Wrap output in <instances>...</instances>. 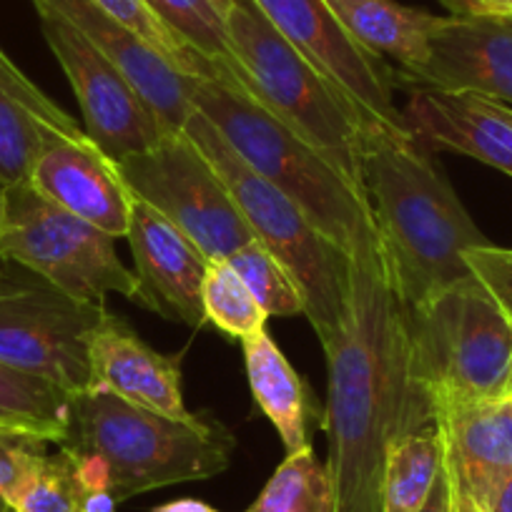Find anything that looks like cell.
<instances>
[{"label":"cell","mask_w":512,"mask_h":512,"mask_svg":"<svg viewBox=\"0 0 512 512\" xmlns=\"http://www.w3.org/2000/svg\"><path fill=\"white\" fill-rule=\"evenodd\" d=\"M48 131L46 121L0 86V181L8 186L31 181Z\"/></svg>","instance_id":"obj_28"},{"label":"cell","mask_w":512,"mask_h":512,"mask_svg":"<svg viewBox=\"0 0 512 512\" xmlns=\"http://www.w3.org/2000/svg\"><path fill=\"white\" fill-rule=\"evenodd\" d=\"M327 6L364 51L392 58L410 78L425 66L430 38L442 21L397 0H327Z\"/></svg>","instance_id":"obj_20"},{"label":"cell","mask_w":512,"mask_h":512,"mask_svg":"<svg viewBox=\"0 0 512 512\" xmlns=\"http://www.w3.org/2000/svg\"><path fill=\"white\" fill-rule=\"evenodd\" d=\"M324 354L322 427L337 512H382L387 452L402 437L435 430L437 412L417 377L407 304L377 224L352 249L347 312Z\"/></svg>","instance_id":"obj_1"},{"label":"cell","mask_w":512,"mask_h":512,"mask_svg":"<svg viewBox=\"0 0 512 512\" xmlns=\"http://www.w3.org/2000/svg\"><path fill=\"white\" fill-rule=\"evenodd\" d=\"M445 445L440 430L402 437L387 452L382 482V512H422L442 467Z\"/></svg>","instance_id":"obj_23"},{"label":"cell","mask_w":512,"mask_h":512,"mask_svg":"<svg viewBox=\"0 0 512 512\" xmlns=\"http://www.w3.org/2000/svg\"><path fill=\"white\" fill-rule=\"evenodd\" d=\"M128 246L136 262L139 299L146 309L189 327H204V287L209 259L166 216L131 194Z\"/></svg>","instance_id":"obj_13"},{"label":"cell","mask_w":512,"mask_h":512,"mask_svg":"<svg viewBox=\"0 0 512 512\" xmlns=\"http://www.w3.org/2000/svg\"><path fill=\"white\" fill-rule=\"evenodd\" d=\"M415 139L472 156L512 176V108L472 91L417 86L402 111Z\"/></svg>","instance_id":"obj_16"},{"label":"cell","mask_w":512,"mask_h":512,"mask_svg":"<svg viewBox=\"0 0 512 512\" xmlns=\"http://www.w3.org/2000/svg\"><path fill=\"white\" fill-rule=\"evenodd\" d=\"M13 512H83V492L66 447L61 445L58 455L48 457L41 475L16 500Z\"/></svg>","instance_id":"obj_31"},{"label":"cell","mask_w":512,"mask_h":512,"mask_svg":"<svg viewBox=\"0 0 512 512\" xmlns=\"http://www.w3.org/2000/svg\"><path fill=\"white\" fill-rule=\"evenodd\" d=\"M437 430L452 490L487 512L512 475V397L447 412Z\"/></svg>","instance_id":"obj_19"},{"label":"cell","mask_w":512,"mask_h":512,"mask_svg":"<svg viewBox=\"0 0 512 512\" xmlns=\"http://www.w3.org/2000/svg\"><path fill=\"white\" fill-rule=\"evenodd\" d=\"M118 502L111 492H88L83 495V512H116Z\"/></svg>","instance_id":"obj_36"},{"label":"cell","mask_w":512,"mask_h":512,"mask_svg":"<svg viewBox=\"0 0 512 512\" xmlns=\"http://www.w3.org/2000/svg\"><path fill=\"white\" fill-rule=\"evenodd\" d=\"M487 512H512V475L510 480L500 487V492H497V497L492 500L490 510Z\"/></svg>","instance_id":"obj_37"},{"label":"cell","mask_w":512,"mask_h":512,"mask_svg":"<svg viewBox=\"0 0 512 512\" xmlns=\"http://www.w3.org/2000/svg\"><path fill=\"white\" fill-rule=\"evenodd\" d=\"M184 131L226 181L256 241H262L292 274L304 299V317L327 347L347 312L352 254L324 236L302 206L244 164L204 113L194 108Z\"/></svg>","instance_id":"obj_7"},{"label":"cell","mask_w":512,"mask_h":512,"mask_svg":"<svg viewBox=\"0 0 512 512\" xmlns=\"http://www.w3.org/2000/svg\"><path fill=\"white\" fill-rule=\"evenodd\" d=\"M201 299H204L206 322L239 342L264 332L267 327V312L259 307L244 279L234 272L226 259L209 262Z\"/></svg>","instance_id":"obj_26"},{"label":"cell","mask_w":512,"mask_h":512,"mask_svg":"<svg viewBox=\"0 0 512 512\" xmlns=\"http://www.w3.org/2000/svg\"><path fill=\"white\" fill-rule=\"evenodd\" d=\"M186 88L196 111L214 123L241 161L302 206L324 236L352 254L359 236L374 224L367 191L241 88L199 76H189Z\"/></svg>","instance_id":"obj_5"},{"label":"cell","mask_w":512,"mask_h":512,"mask_svg":"<svg viewBox=\"0 0 512 512\" xmlns=\"http://www.w3.org/2000/svg\"><path fill=\"white\" fill-rule=\"evenodd\" d=\"M106 317V307L81 302L36 274H8L0 259V359L11 367L73 397L88 392L91 342Z\"/></svg>","instance_id":"obj_10"},{"label":"cell","mask_w":512,"mask_h":512,"mask_svg":"<svg viewBox=\"0 0 512 512\" xmlns=\"http://www.w3.org/2000/svg\"><path fill=\"white\" fill-rule=\"evenodd\" d=\"M226 262L244 279V284L254 294L259 307L267 312V317L304 314V299L297 282L262 241H249L239 251H234Z\"/></svg>","instance_id":"obj_27"},{"label":"cell","mask_w":512,"mask_h":512,"mask_svg":"<svg viewBox=\"0 0 512 512\" xmlns=\"http://www.w3.org/2000/svg\"><path fill=\"white\" fill-rule=\"evenodd\" d=\"M422 512H452V482L447 475L445 457H442V467L435 477V485H432L430 497H427Z\"/></svg>","instance_id":"obj_34"},{"label":"cell","mask_w":512,"mask_h":512,"mask_svg":"<svg viewBox=\"0 0 512 512\" xmlns=\"http://www.w3.org/2000/svg\"><path fill=\"white\" fill-rule=\"evenodd\" d=\"M216 3H219V8H221V11H229V8L231 6H234V3H239V0H216Z\"/></svg>","instance_id":"obj_40"},{"label":"cell","mask_w":512,"mask_h":512,"mask_svg":"<svg viewBox=\"0 0 512 512\" xmlns=\"http://www.w3.org/2000/svg\"><path fill=\"white\" fill-rule=\"evenodd\" d=\"M28 184L113 239H126L131 191L86 134L68 136L51 128Z\"/></svg>","instance_id":"obj_14"},{"label":"cell","mask_w":512,"mask_h":512,"mask_svg":"<svg viewBox=\"0 0 512 512\" xmlns=\"http://www.w3.org/2000/svg\"><path fill=\"white\" fill-rule=\"evenodd\" d=\"M362 181L407 307L472 282L492 264L500 246L477 229L415 136L372 134Z\"/></svg>","instance_id":"obj_2"},{"label":"cell","mask_w":512,"mask_h":512,"mask_svg":"<svg viewBox=\"0 0 512 512\" xmlns=\"http://www.w3.org/2000/svg\"><path fill=\"white\" fill-rule=\"evenodd\" d=\"M241 349H244L246 377L254 402L269 417L287 452L309 445L307 425L312 415V400L304 379L294 372L267 329L244 339Z\"/></svg>","instance_id":"obj_21"},{"label":"cell","mask_w":512,"mask_h":512,"mask_svg":"<svg viewBox=\"0 0 512 512\" xmlns=\"http://www.w3.org/2000/svg\"><path fill=\"white\" fill-rule=\"evenodd\" d=\"M91 390L111 392L131 405L174 420L196 417L184 405L179 362L149 347L111 312L93 334Z\"/></svg>","instance_id":"obj_18"},{"label":"cell","mask_w":512,"mask_h":512,"mask_svg":"<svg viewBox=\"0 0 512 512\" xmlns=\"http://www.w3.org/2000/svg\"><path fill=\"white\" fill-rule=\"evenodd\" d=\"M73 395L48 379L0 359V427L26 430L48 442H66Z\"/></svg>","instance_id":"obj_22"},{"label":"cell","mask_w":512,"mask_h":512,"mask_svg":"<svg viewBox=\"0 0 512 512\" xmlns=\"http://www.w3.org/2000/svg\"><path fill=\"white\" fill-rule=\"evenodd\" d=\"M412 81L482 93L512 106V21L442 16L425 66Z\"/></svg>","instance_id":"obj_17"},{"label":"cell","mask_w":512,"mask_h":512,"mask_svg":"<svg viewBox=\"0 0 512 512\" xmlns=\"http://www.w3.org/2000/svg\"><path fill=\"white\" fill-rule=\"evenodd\" d=\"M452 512H485V510H480L475 502L467 500L465 495H460V492L452 490Z\"/></svg>","instance_id":"obj_38"},{"label":"cell","mask_w":512,"mask_h":512,"mask_svg":"<svg viewBox=\"0 0 512 512\" xmlns=\"http://www.w3.org/2000/svg\"><path fill=\"white\" fill-rule=\"evenodd\" d=\"M146 3L176 38H181L191 51L201 53L219 68H224L234 88H241L246 93L244 71L231 48L224 11L216 0H146Z\"/></svg>","instance_id":"obj_24"},{"label":"cell","mask_w":512,"mask_h":512,"mask_svg":"<svg viewBox=\"0 0 512 512\" xmlns=\"http://www.w3.org/2000/svg\"><path fill=\"white\" fill-rule=\"evenodd\" d=\"M61 445L106 462L116 502L156 487L206 480L229 467V432L211 420H174L111 392L73 397L71 430Z\"/></svg>","instance_id":"obj_6"},{"label":"cell","mask_w":512,"mask_h":512,"mask_svg":"<svg viewBox=\"0 0 512 512\" xmlns=\"http://www.w3.org/2000/svg\"><path fill=\"white\" fill-rule=\"evenodd\" d=\"M36 11H48L71 23L83 38L93 43L103 56L111 58L123 76L134 83L146 103L154 108L169 131H184L194 113L189 98V76L166 61L156 48L141 41L136 33L108 16L93 0H31Z\"/></svg>","instance_id":"obj_15"},{"label":"cell","mask_w":512,"mask_h":512,"mask_svg":"<svg viewBox=\"0 0 512 512\" xmlns=\"http://www.w3.org/2000/svg\"><path fill=\"white\" fill-rule=\"evenodd\" d=\"M126 189L159 211L196 249L221 262L254 241L229 186L186 131H169L144 154L113 161Z\"/></svg>","instance_id":"obj_9"},{"label":"cell","mask_w":512,"mask_h":512,"mask_svg":"<svg viewBox=\"0 0 512 512\" xmlns=\"http://www.w3.org/2000/svg\"><path fill=\"white\" fill-rule=\"evenodd\" d=\"M48 445L51 442L41 435L0 427V497L11 507L46 467Z\"/></svg>","instance_id":"obj_30"},{"label":"cell","mask_w":512,"mask_h":512,"mask_svg":"<svg viewBox=\"0 0 512 512\" xmlns=\"http://www.w3.org/2000/svg\"><path fill=\"white\" fill-rule=\"evenodd\" d=\"M224 18L231 48L244 71L246 93L364 189V151L372 134L387 128L359 111L332 78L267 21L254 0H239Z\"/></svg>","instance_id":"obj_4"},{"label":"cell","mask_w":512,"mask_h":512,"mask_svg":"<svg viewBox=\"0 0 512 512\" xmlns=\"http://www.w3.org/2000/svg\"><path fill=\"white\" fill-rule=\"evenodd\" d=\"M254 6L377 126L412 136L395 103L392 68L344 31L327 0H254Z\"/></svg>","instance_id":"obj_12"},{"label":"cell","mask_w":512,"mask_h":512,"mask_svg":"<svg viewBox=\"0 0 512 512\" xmlns=\"http://www.w3.org/2000/svg\"><path fill=\"white\" fill-rule=\"evenodd\" d=\"M0 512H13V507L8 505V502L3 500V497H0Z\"/></svg>","instance_id":"obj_41"},{"label":"cell","mask_w":512,"mask_h":512,"mask_svg":"<svg viewBox=\"0 0 512 512\" xmlns=\"http://www.w3.org/2000/svg\"><path fill=\"white\" fill-rule=\"evenodd\" d=\"M455 18H492L512 21V0H440Z\"/></svg>","instance_id":"obj_33"},{"label":"cell","mask_w":512,"mask_h":512,"mask_svg":"<svg viewBox=\"0 0 512 512\" xmlns=\"http://www.w3.org/2000/svg\"><path fill=\"white\" fill-rule=\"evenodd\" d=\"M149 512H221V510H216V507L206 505V502L201 500H194V497H181V500L166 502V505L154 507V510Z\"/></svg>","instance_id":"obj_35"},{"label":"cell","mask_w":512,"mask_h":512,"mask_svg":"<svg viewBox=\"0 0 512 512\" xmlns=\"http://www.w3.org/2000/svg\"><path fill=\"white\" fill-rule=\"evenodd\" d=\"M8 189H11V186H8V184H6V181H0V226H3V219H6Z\"/></svg>","instance_id":"obj_39"},{"label":"cell","mask_w":512,"mask_h":512,"mask_svg":"<svg viewBox=\"0 0 512 512\" xmlns=\"http://www.w3.org/2000/svg\"><path fill=\"white\" fill-rule=\"evenodd\" d=\"M417 377L437 420L512 397V249H497L477 279L407 307Z\"/></svg>","instance_id":"obj_3"},{"label":"cell","mask_w":512,"mask_h":512,"mask_svg":"<svg viewBox=\"0 0 512 512\" xmlns=\"http://www.w3.org/2000/svg\"><path fill=\"white\" fill-rule=\"evenodd\" d=\"M246 512H337L329 467L317 460L309 445L287 452V460Z\"/></svg>","instance_id":"obj_25"},{"label":"cell","mask_w":512,"mask_h":512,"mask_svg":"<svg viewBox=\"0 0 512 512\" xmlns=\"http://www.w3.org/2000/svg\"><path fill=\"white\" fill-rule=\"evenodd\" d=\"M93 3L101 6L108 16L116 18V21L121 23V26H126L128 31L136 33L141 41H146L151 48H156V51H159L166 61L174 63L181 73L199 78L214 76L216 63L204 58L201 53L191 51L181 38H176L174 33L166 28V23L151 11L146 0H93Z\"/></svg>","instance_id":"obj_29"},{"label":"cell","mask_w":512,"mask_h":512,"mask_svg":"<svg viewBox=\"0 0 512 512\" xmlns=\"http://www.w3.org/2000/svg\"><path fill=\"white\" fill-rule=\"evenodd\" d=\"M0 259L81 302L106 307L111 292L139 299V279L118 259L116 239L48 201L31 184L8 189Z\"/></svg>","instance_id":"obj_8"},{"label":"cell","mask_w":512,"mask_h":512,"mask_svg":"<svg viewBox=\"0 0 512 512\" xmlns=\"http://www.w3.org/2000/svg\"><path fill=\"white\" fill-rule=\"evenodd\" d=\"M48 48L71 81L86 121V136L108 161L144 154L169 128L141 98L121 68L61 16L36 11Z\"/></svg>","instance_id":"obj_11"},{"label":"cell","mask_w":512,"mask_h":512,"mask_svg":"<svg viewBox=\"0 0 512 512\" xmlns=\"http://www.w3.org/2000/svg\"><path fill=\"white\" fill-rule=\"evenodd\" d=\"M0 86L6 88L13 98L26 103V106L31 108L41 121H46L48 126L61 131V134H68V136L86 134V131H81V128L76 126V121H73V118L68 116L58 103H53L51 98H48L46 93H43L41 88H38L36 83H33L31 78H28L26 73H23L21 68L6 56V53H3V48H0Z\"/></svg>","instance_id":"obj_32"}]
</instances>
